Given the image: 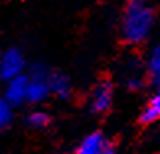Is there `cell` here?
I'll use <instances>...</instances> for the list:
<instances>
[{
  "label": "cell",
  "instance_id": "7a4b0ae2",
  "mask_svg": "<svg viewBox=\"0 0 160 154\" xmlns=\"http://www.w3.org/2000/svg\"><path fill=\"white\" fill-rule=\"evenodd\" d=\"M25 66H26L25 56L20 49H17V48L7 49L0 56V79L10 82V80L23 76Z\"/></svg>",
  "mask_w": 160,
  "mask_h": 154
},
{
  "label": "cell",
  "instance_id": "8992f818",
  "mask_svg": "<svg viewBox=\"0 0 160 154\" xmlns=\"http://www.w3.org/2000/svg\"><path fill=\"white\" fill-rule=\"evenodd\" d=\"M105 138L101 133H93L87 136L82 144L78 146L77 154H103L105 151Z\"/></svg>",
  "mask_w": 160,
  "mask_h": 154
},
{
  "label": "cell",
  "instance_id": "52a82bcc",
  "mask_svg": "<svg viewBox=\"0 0 160 154\" xmlns=\"http://www.w3.org/2000/svg\"><path fill=\"white\" fill-rule=\"evenodd\" d=\"M49 89H51V92L56 93L61 98H67L70 93V85H69L67 77L64 74H59V72L49 76Z\"/></svg>",
  "mask_w": 160,
  "mask_h": 154
},
{
  "label": "cell",
  "instance_id": "277c9868",
  "mask_svg": "<svg viewBox=\"0 0 160 154\" xmlns=\"http://www.w3.org/2000/svg\"><path fill=\"white\" fill-rule=\"evenodd\" d=\"M113 100V87L110 82H101L92 95V108L95 112H106Z\"/></svg>",
  "mask_w": 160,
  "mask_h": 154
},
{
  "label": "cell",
  "instance_id": "7c38bea8",
  "mask_svg": "<svg viewBox=\"0 0 160 154\" xmlns=\"http://www.w3.org/2000/svg\"><path fill=\"white\" fill-rule=\"evenodd\" d=\"M30 79H49L48 76V71L42 64H34L31 67V76Z\"/></svg>",
  "mask_w": 160,
  "mask_h": 154
},
{
  "label": "cell",
  "instance_id": "9c48e42d",
  "mask_svg": "<svg viewBox=\"0 0 160 154\" xmlns=\"http://www.w3.org/2000/svg\"><path fill=\"white\" fill-rule=\"evenodd\" d=\"M13 113H12V105L5 98L0 97V130L7 128L12 123Z\"/></svg>",
  "mask_w": 160,
  "mask_h": 154
},
{
  "label": "cell",
  "instance_id": "ba28073f",
  "mask_svg": "<svg viewBox=\"0 0 160 154\" xmlns=\"http://www.w3.org/2000/svg\"><path fill=\"white\" fill-rule=\"evenodd\" d=\"M157 118H160V93H157L154 98H152L150 105L142 112L141 115V121L142 123H152Z\"/></svg>",
  "mask_w": 160,
  "mask_h": 154
},
{
  "label": "cell",
  "instance_id": "6da1fadb",
  "mask_svg": "<svg viewBox=\"0 0 160 154\" xmlns=\"http://www.w3.org/2000/svg\"><path fill=\"white\" fill-rule=\"evenodd\" d=\"M154 25V10L147 0H129L122 18V35L129 43H141Z\"/></svg>",
  "mask_w": 160,
  "mask_h": 154
},
{
  "label": "cell",
  "instance_id": "5b68a950",
  "mask_svg": "<svg viewBox=\"0 0 160 154\" xmlns=\"http://www.w3.org/2000/svg\"><path fill=\"white\" fill-rule=\"evenodd\" d=\"M49 79H30L28 87V100L33 104H39L49 95Z\"/></svg>",
  "mask_w": 160,
  "mask_h": 154
},
{
  "label": "cell",
  "instance_id": "3957f363",
  "mask_svg": "<svg viewBox=\"0 0 160 154\" xmlns=\"http://www.w3.org/2000/svg\"><path fill=\"white\" fill-rule=\"evenodd\" d=\"M28 87H30V77L28 76H20L17 79L10 80L5 89V100L12 107L21 105L25 100H28Z\"/></svg>",
  "mask_w": 160,
  "mask_h": 154
},
{
  "label": "cell",
  "instance_id": "30bf717a",
  "mask_svg": "<svg viewBox=\"0 0 160 154\" xmlns=\"http://www.w3.org/2000/svg\"><path fill=\"white\" fill-rule=\"evenodd\" d=\"M28 123H30L33 128H44L49 123V115L44 113V112H34L28 116Z\"/></svg>",
  "mask_w": 160,
  "mask_h": 154
},
{
  "label": "cell",
  "instance_id": "4fadbf2b",
  "mask_svg": "<svg viewBox=\"0 0 160 154\" xmlns=\"http://www.w3.org/2000/svg\"><path fill=\"white\" fill-rule=\"evenodd\" d=\"M103 154H116V152H114V151H113L111 148H106V149L103 151Z\"/></svg>",
  "mask_w": 160,
  "mask_h": 154
},
{
  "label": "cell",
  "instance_id": "8fae6325",
  "mask_svg": "<svg viewBox=\"0 0 160 154\" xmlns=\"http://www.w3.org/2000/svg\"><path fill=\"white\" fill-rule=\"evenodd\" d=\"M149 67L152 74L160 77V45L152 51V54L149 57Z\"/></svg>",
  "mask_w": 160,
  "mask_h": 154
}]
</instances>
